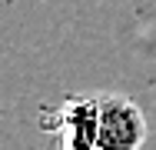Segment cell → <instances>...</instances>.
I'll list each match as a JSON object with an SVG mask.
<instances>
[{
  "mask_svg": "<svg viewBox=\"0 0 156 150\" xmlns=\"http://www.w3.org/2000/svg\"><path fill=\"white\" fill-rule=\"evenodd\" d=\"M100 107V150H140L146 144V117L126 93H96Z\"/></svg>",
  "mask_w": 156,
  "mask_h": 150,
  "instance_id": "7a4b0ae2",
  "label": "cell"
},
{
  "mask_svg": "<svg viewBox=\"0 0 156 150\" xmlns=\"http://www.w3.org/2000/svg\"><path fill=\"white\" fill-rule=\"evenodd\" d=\"M40 127L53 133V150H100V107L96 93H70L40 114Z\"/></svg>",
  "mask_w": 156,
  "mask_h": 150,
  "instance_id": "6da1fadb",
  "label": "cell"
}]
</instances>
